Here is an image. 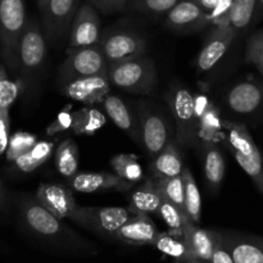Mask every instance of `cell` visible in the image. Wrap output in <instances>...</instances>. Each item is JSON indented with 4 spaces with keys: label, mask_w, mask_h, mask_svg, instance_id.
Here are the masks:
<instances>
[{
    "label": "cell",
    "mask_w": 263,
    "mask_h": 263,
    "mask_svg": "<svg viewBox=\"0 0 263 263\" xmlns=\"http://www.w3.org/2000/svg\"><path fill=\"white\" fill-rule=\"evenodd\" d=\"M36 143H37V139L35 135L25 133V131H18L9 138V144H8L7 152H5V157L9 162H14L18 157L27 153Z\"/></svg>",
    "instance_id": "cell-36"
},
{
    "label": "cell",
    "mask_w": 263,
    "mask_h": 263,
    "mask_svg": "<svg viewBox=\"0 0 263 263\" xmlns=\"http://www.w3.org/2000/svg\"><path fill=\"white\" fill-rule=\"evenodd\" d=\"M103 107L105 113L109 116L110 120L115 125L126 134L135 139L136 141L140 140V123L139 117H136L133 110L127 107L121 98L115 95H107L103 100Z\"/></svg>",
    "instance_id": "cell-22"
},
{
    "label": "cell",
    "mask_w": 263,
    "mask_h": 263,
    "mask_svg": "<svg viewBox=\"0 0 263 263\" xmlns=\"http://www.w3.org/2000/svg\"><path fill=\"white\" fill-rule=\"evenodd\" d=\"M208 23L207 13L192 0L179 2L167 15V25L176 31H198Z\"/></svg>",
    "instance_id": "cell-21"
},
{
    "label": "cell",
    "mask_w": 263,
    "mask_h": 263,
    "mask_svg": "<svg viewBox=\"0 0 263 263\" xmlns=\"http://www.w3.org/2000/svg\"><path fill=\"white\" fill-rule=\"evenodd\" d=\"M108 63L99 44L81 48H68L67 58L57 73L58 89L76 79L108 73Z\"/></svg>",
    "instance_id": "cell-6"
},
{
    "label": "cell",
    "mask_w": 263,
    "mask_h": 263,
    "mask_svg": "<svg viewBox=\"0 0 263 263\" xmlns=\"http://www.w3.org/2000/svg\"><path fill=\"white\" fill-rule=\"evenodd\" d=\"M246 61L256 66L263 76V30L249 37L246 49Z\"/></svg>",
    "instance_id": "cell-37"
},
{
    "label": "cell",
    "mask_w": 263,
    "mask_h": 263,
    "mask_svg": "<svg viewBox=\"0 0 263 263\" xmlns=\"http://www.w3.org/2000/svg\"><path fill=\"white\" fill-rule=\"evenodd\" d=\"M159 193L164 199L176 204L180 210H184V180L182 174L180 176L168 177V179H156Z\"/></svg>",
    "instance_id": "cell-35"
},
{
    "label": "cell",
    "mask_w": 263,
    "mask_h": 263,
    "mask_svg": "<svg viewBox=\"0 0 263 263\" xmlns=\"http://www.w3.org/2000/svg\"><path fill=\"white\" fill-rule=\"evenodd\" d=\"M168 105L176 125V141L182 146L197 145L199 117L195 109V97L185 87L172 89Z\"/></svg>",
    "instance_id": "cell-7"
},
{
    "label": "cell",
    "mask_w": 263,
    "mask_h": 263,
    "mask_svg": "<svg viewBox=\"0 0 263 263\" xmlns=\"http://www.w3.org/2000/svg\"><path fill=\"white\" fill-rule=\"evenodd\" d=\"M9 130H10V118H9V107L0 104V156L7 152L8 144H9Z\"/></svg>",
    "instance_id": "cell-39"
},
{
    "label": "cell",
    "mask_w": 263,
    "mask_h": 263,
    "mask_svg": "<svg viewBox=\"0 0 263 263\" xmlns=\"http://www.w3.org/2000/svg\"><path fill=\"white\" fill-rule=\"evenodd\" d=\"M49 0H37V5H39V9L43 10L45 8V5L48 4Z\"/></svg>",
    "instance_id": "cell-48"
},
{
    "label": "cell",
    "mask_w": 263,
    "mask_h": 263,
    "mask_svg": "<svg viewBox=\"0 0 263 263\" xmlns=\"http://www.w3.org/2000/svg\"><path fill=\"white\" fill-rule=\"evenodd\" d=\"M46 59V39L35 20H28L20 44L18 55V81L26 99H31L39 91Z\"/></svg>",
    "instance_id": "cell-2"
},
{
    "label": "cell",
    "mask_w": 263,
    "mask_h": 263,
    "mask_svg": "<svg viewBox=\"0 0 263 263\" xmlns=\"http://www.w3.org/2000/svg\"><path fill=\"white\" fill-rule=\"evenodd\" d=\"M233 5V0H221L217 7L208 13V20L213 26H229L230 10Z\"/></svg>",
    "instance_id": "cell-38"
},
{
    "label": "cell",
    "mask_w": 263,
    "mask_h": 263,
    "mask_svg": "<svg viewBox=\"0 0 263 263\" xmlns=\"http://www.w3.org/2000/svg\"><path fill=\"white\" fill-rule=\"evenodd\" d=\"M79 0H49L43 10L44 35L46 41L53 46H59L69 35Z\"/></svg>",
    "instance_id": "cell-9"
},
{
    "label": "cell",
    "mask_w": 263,
    "mask_h": 263,
    "mask_svg": "<svg viewBox=\"0 0 263 263\" xmlns=\"http://www.w3.org/2000/svg\"><path fill=\"white\" fill-rule=\"evenodd\" d=\"M100 41V21L94 8L84 4L77 9L68 37V48L97 45Z\"/></svg>",
    "instance_id": "cell-15"
},
{
    "label": "cell",
    "mask_w": 263,
    "mask_h": 263,
    "mask_svg": "<svg viewBox=\"0 0 263 263\" xmlns=\"http://www.w3.org/2000/svg\"><path fill=\"white\" fill-rule=\"evenodd\" d=\"M110 166L116 175L131 182H139L143 179V168L138 158L133 154H118L110 159Z\"/></svg>",
    "instance_id": "cell-32"
},
{
    "label": "cell",
    "mask_w": 263,
    "mask_h": 263,
    "mask_svg": "<svg viewBox=\"0 0 263 263\" xmlns=\"http://www.w3.org/2000/svg\"><path fill=\"white\" fill-rule=\"evenodd\" d=\"M158 234L149 215H133L118 229L115 240L128 246H153Z\"/></svg>",
    "instance_id": "cell-20"
},
{
    "label": "cell",
    "mask_w": 263,
    "mask_h": 263,
    "mask_svg": "<svg viewBox=\"0 0 263 263\" xmlns=\"http://www.w3.org/2000/svg\"><path fill=\"white\" fill-rule=\"evenodd\" d=\"M140 123V140L144 149L151 157L161 153L168 141V126L159 113L152 109H141L139 116Z\"/></svg>",
    "instance_id": "cell-16"
},
{
    "label": "cell",
    "mask_w": 263,
    "mask_h": 263,
    "mask_svg": "<svg viewBox=\"0 0 263 263\" xmlns=\"http://www.w3.org/2000/svg\"><path fill=\"white\" fill-rule=\"evenodd\" d=\"M53 148L54 144L51 141H37L27 153L18 157L13 162V166L17 171L23 172V174H30V172L35 171L37 167L43 166L50 158Z\"/></svg>",
    "instance_id": "cell-27"
},
{
    "label": "cell",
    "mask_w": 263,
    "mask_h": 263,
    "mask_svg": "<svg viewBox=\"0 0 263 263\" xmlns=\"http://www.w3.org/2000/svg\"><path fill=\"white\" fill-rule=\"evenodd\" d=\"M182 180H184L185 215L192 222L198 225L200 222V216H202V198H200L197 181L189 168H184L182 171Z\"/></svg>",
    "instance_id": "cell-29"
},
{
    "label": "cell",
    "mask_w": 263,
    "mask_h": 263,
    "mask_svg": "<svg viewBox=\"0 0 263 263\" xmlns=\"http://www.w3.org/2000/svg\"><path fill=\"white\" fill-rule=\"evenodd\" d=\"M135 182L127 181L116 174L108 172H77L68 180V187L72 192L91 194V193L116 190V192H128Z\"/></svg>",
    "instance_id": "cell-12"
},
{
    "label": "cell",
    "mask_w": 263,
    "mask_h": 263,
    "mask_svg": "<svg viewBox=\"0 0 263 263\" xmlns=\"http://www.w3.org/2000/svg\"><path fill=\"white\" fill-rule=\"evenodd\" d=\"M94 3L95 7L102 9L103 12H110V10H116L115 0H91Z\"/></svg>",
    "instance_id": "cell-45"
},
{
    "label": "cell",
    "mask_w": 263,
    "mask_h": 263,
    "mask_svg": "<svg viewBox=\"0 0 263 263\" xmlns=\"http://www.w3.org/2000/svg\"><path fill=\"white\" fill-rule=\"evenodd\" d=\"M211 263H235L231 253L229 252V249L226 248L225 244H223L221 231H217V240H216V246L215 249H213Z\"/></svg>",
    "instance_id": "cell-41"
},
{
    "label": "cell",
    "mask_w": 263,
    "mask_h": 263,
    "mask_svg": "<svg viewBox=\"0 0 263 263\" xmlns=\"http://www.w3.org/2000/svg\"><path fill=\"white\" fill-rule=\"evenodd\" d=\"M223 100L234 115H256L263 109V80L247 79L236 82L228 89Z\"/></svg>",
    "instance_id": "cell-10"
},
{
    "label": "cell",
    "mask_w": 263,
    "mask_h": 263,
    "mask_svg": "<svg viewBox=\"0 0 263 263\" xmlns=\"http://www.w3.org/2000/svg\"><path fill=\"white\" fill-rule=\"evenodd\" d=\"M27 20L23 0H0V55L5 68L18 72L20 44Z\"/></svg>",
    "instance_id": "cell-4"
},
{
    "label": "cell",
    "mask_w": 263,
    "mask_h": 263,
    "mask_svg": "<svg viewBox=\"0 0 263 263\" xmlns=\"http://www.w3.org/2000/svg\"><path fill=\"white\" fill-rule=\"evenodd\" d=\"M152 171L156 179H168L182 174V157L176 143L170 141L163 151L154 157Z\"/></svg>",
    "instance_id": "cell-24"
},
{
    "label": "cell",
    "mask_w": 263,
    "mask_h": 263,
    "mask_svg": "<svg viewBox=\"0 0 263 263\" xmlns=\"http://www.w3.org/2000/svg\"><path fill=\"white\" fill-rule=\"evenodd\" d=\"M71 126H72V113L61 112L58 117H57V120L48 127V134L49 135H51V134L59 133V131L68 130V128H71Z\"/></svg>",
    "instance_id": "cell-42"
},
{
    "label": "cell",
    "mask_w": 263,
    "mask_h": 263,
    "mask_svg": "<svg viewBox=\"0 0 263 263\" xmlns=\"http://www.w3.org/2000/svg\"><path fill=\"white\" fill-rule=\"evenodd\" d=\"M18 221L23 233L51 252L68 257L97 256L99 248L40 204L36 195L22 194L15 199Z\"/></svg>",
    "instance_id": "cell-1"
},
{
    "label": "cell",
    "mask_w": 263,
    "mask_h": 263,
    "mask_svg": "<svg viewBox=\"0 0 263 263\" xmlns=\"http://www.w3.org/2000/svg\"><path fill=\"white\" fill-rule=\"evenodd\" d=\"M55 166L59 174L71 179L79 172V148L71 139H67L55 152Z\"/></svg>",
    "instance_id": "cell-31"
},
{
    "label": "cell",
    "mask_w": 263,
    "mask_h": 263,
    "mask_svg": "<svg viewBox=\"0 0 263 263\" xmlns=\"http://www.w3.org/2000/svg\"><path fill=\"white\" fill-rule=\"evenodd\" d=\"M35 195L43 207L62 220H71L79 205L72 190L59 184H41Z\"/></svg>",
    "instance_id": "cell-18"
},
{
    "label": "cell",
    "mask_w": 263,
    "mask_h": 263,
    "mask_svg": "<svg viewBox=\"0 0 263 263\" xmlns=\"http://www.w3.org/2000/svg\"><path fill=\"white\" fill-rule=\"evenodd\" d=\"M223 126L220 118L218 108L212 103H208L199 115V130L198 138L203 143H216L218 139H222Z\"/></svg>",
    "instance_id": "cell-28"
},
{
    "label": "cell",
    "mask_w": 263,
    "mask_h": 263,
    "mask_svg": "<svg viewBox=\"0 0 263 263\" xmlns=\"http://www.w3.org/2000/svg\"><path fill=\"white\" fill-rule=\"evenodd\" d=\"M204 148V176L211 189L215 192L222 182L226 163L221 149L216 143H203Z\"/></svg>",
    "instance_id": "cell-25"
},
{
    "label": "cell",
    "mask_w": 263,
    "mask_h": 263,
    "mask_svg": "<svg viewBox=\"0 0 263 263\" xmlns=\"http://www.w3.org/2000/svg\"><path fill=\"white\" fill-rule=\"evenodd\" d=\"M107 76L110 85L133 94H149L157 84L154 62L144 55L109 64Z\"/></svg>",
    "instance_id": "cell-5"
},
{
    "label": "cell",
    "mask_w": 263,
    "mask_h": 263,
    "mask_svg": "<svg viewBox=\"0 0 263 263\" xmlns=\"http://www.w3.org/2000/svg\"><path fill=\"white\" fill-rule=\"evenodd\" d=\"M263 15V0H257V8H256V17L259 18Z\"/></svg>",
    "instance_id": "cell-46"
},
{
    "label": "cell",
    "mask_w": 263,
    "mask_h": 263,
    "mask_svg": "<svg viewBox=\"0 0 263 263\" xmlns=\"http://www.w3.org/2000/svg\"><path fill=\"white\" fill-rule=\"evenodd\" d=\"M99 45L109 64L143 57L146 49L145 40L131 31H113L107 33L99 41Z\"/></svg>",
    "instance_id": "cell-11"
},
{
    "label": "cell",
    "mask_w": 263,
    "mask_h": 263,
    "mask_svg": "<svg viewBox=\"0 0 263 263\" xmlns=\"http://www.w3.org/2000/svg\"><path fill=\"white\" fill-rule=\"evenodd\" d=\"M184 240L192 263H211L217 240V231L205 230L186 218L184 225Z\"/></svg>",
    "instance_id": "cell-19"
},
{
    "label": "cell",
    "mask_w": 263,
    "mask_h": 263,
    "mask_svg": "<svg viewBox=\"0 0 263 263\" xmlns=\"http://www.w3.org/2000/svg\"><path fill=\"white\" fill-rule=\"evenodd\" d=\"M130 211L121 207H82L77 205L71 221L82 229L107 239H115L118 229L131 217Z\"/></svg>",
    "instance_id": "cell-8"
},
{
    "label": "cell",
    "mask_w": 263,
    "mask_h": 263,
    "mask_svg": "<svg viewBox=\"0 0 263 263\" xmlns=\"http://www.w3.org/2000/svg\"><path fill=\"white\" fill-rule=\"evenodd\" d=\"M5 66H2V64H0V77L3 76V73H5V72H7V69L4 68Z\"/></svg>",
    "instance_id": "cell-49"
},
{
    "label": "cell",
    "mask_w": 263,
    "mask_h": 263,
    "mask_svg": "<svg viewBox=\"0 0 263 263\" xmlns=\"http://www.w3.org/2000/svg\"><path fill=\"white\" fill-rule=\"evenodd\" d=\"M236 36L233 26H215L205 39L197 58V66L200 72L210 71L228 53L231 43Z\"/></svg>",
    "instance_id": "cell-14"
},
{
    "label": "cell",
    "mask_w": 263,
    "mask_h": 263,
    "mask_svg": "<svg viewBox=\"0 0 263 263\" xmlns=\"http://www.w3.org/2000/svg\"><path fill=\"white\" fill-rule=\"evenodd\" d=\"M126 2H127V0H115L116 10H117V9H122V8L125 7Z\"/></svg>",
    "instance_id": "cell-47"
},
{
    "label": "cell",
    "mask_w": 263,
    "mask_h": 263,
    "mask_svg": "<svg viewBox=\"0 0 263 263\" xmlns=\"http://www.w3.org/2000/svg\"><path fill=\"white\" fill-rule=\"evenodd\" d=\"M153 247L176 263H192L186 243L181 236L171 233H159L154 240Z\"/></svg>",
    "instance_id": "cell-26"
},
{
    "label": "cell",
    "mask_w": 263,
    "mask_h": 263,
    "mask_svg": "<svg viewBox=\"0 0 263 263\" xmlns=\"http://www.w3.org/2000/svg\"><path fill=\"white\" fill-rule=\"evenodd\" d=\"M192 2H194L195 4L199 5V7L208 14V13H211L216 7H217V4L221 0H192Z\"/></svg>",
    "instance_id": "cell-44"
},
{
    "label": "cell",
    "mask_w": 263,
    "mask_h": 263,
    "mask_svg": "<svg viewBox=\"0 0 263 263\" xmlns=\"http://www.w3.org/2000/svg\"><path fill=\"white\" fill-rule=\"evenodd\" d=\"M163 197L159 193L157 182L153 180H146L138 190L134 192L130 198V204L127 210L131 215H149L157 213Z\"/></svg>",
    "instance_id": "cell-23"
},
{
    "label": "cell",
    "mask_w": 263,
    "mask_h": 263,
    "mask_svg": "<svg viewBox=\"0 0 263 263\" xmlns=\"http://www.w3.org/2000/svg\"><path fill=\"white\" fill-rule=\"evenodd\" d=\"M157 215L166 222L170 229V233L184 238V225L187 218L184 211L163 198Z\"/></svg>",
    "instance_id": "cell-34"
},
{
    "label": "cell",
    "mask_w": 263,
    "mask_h": 263,
    "mask_svg": "<svg viewBox=\"0 0 263 263\" xmlns=\"http://www.w3.org/2000/svg\"><path fill=\"white\" fill-rule=\"evenodd\" d=\"M109 90L110 81L107 74L81 77L59 87V91L64 97L84 104L102 103L109 94Z\"/></svg>",
    "instance_id": "cell-13"
},
{
    "label": "cell",
    "mask_w": 263,
    "mask_h": 263,
    "mask_svg": "<svg viewBox=\"0 0 263 263\" xmlns=\"http://www.w3.org/2000/svg\"><path fill=\"white\" fill-rule=\"evenodd\" d=\"M9 197L7 194L2 179H0V215H7L9 212Z\"/></svg>",
    "instance_id": "cell-43"
},
{
    "label": "cell",
    "mask_w": 263,
    "mask_h": 263,
    "mask_svg": "<svg viewBox=\"0 0 263 263\" xmlns=\"http://www.w3.org/2000/svg\"><path fill=\"white\" fill-rule=\"evenodd\" d=\"M221 236L235 263H263L262 236L235 231H221Z\"/></svg>",
    "instance_id": "cell-17"
},
{
    "label": "cell",
    "mask_w": 263,
    "mask_h": 263,
    "mask_svg": "<svg viewBox=\"0 0 263 263\" xmlns=\"http://www.w3.org/2000/svg\"><path fill=\"white\" fill-rule=\"evenodd\" d=\"M105 125V116L95 108H82L72 113V131L77 135H92Z\"/></svg>",
    "instance_id": "cell-30"
},
{
    "label": "cell",
    "mask_w": 263,
    "mask_h": 263,
    "mask_svg": "<svg viewBox=\"0 0 263 263\" xmlns=\"http://www.w3.org/2000/svg\"><path fill=\"white\" fill-rule=\"evenodd\" d=\"M221 140L236 159L239 166L251 177L259 193H263V156L248 128L241 123L223 121Z\"/></svg>",
    "instance_id": "cell-3"
},
{
    "label": "cell",
    "mask_w": 263,
    "mask_h": 263,
    "mask_svg": "<svg viewBox=\"0 0 263 263\" xmlns=\"http://www.w3.org/2000/svg\"><path fill=\"white\" fill-rule=\"evenodd\" d=\"M256 8L257 0H233L229 25L236 31L247 28L256 15Z\"/></svg>",
    "instance_id": "cell-33"
},
{
    "label": "cell",
    "mask_w": 263,
    "mask_h": 263,
    "mask_svg": "<svg viewBox=\"0 0 263 263\" xmlns=\"http://www.w3.org/2000/svg\"><path fill=\"white\" fill-rule=\"evenodd\" d=\"M180 0H139L141 9L151 13L170 12Z\"/></svg>",
    "instance_id": "cell-40"
}]
</instances>
